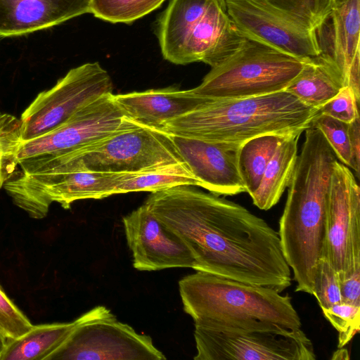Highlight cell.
I'll use <instances>...</instances> for the list:
<instances>
[{"instance_id": "cell-1", "label": "cell", "mask_w": 360, "mask_h": 360, "mask_svg": "<svg viewBox=\"0 0 360 360\" xmlns=\"http://www.w3.org/2000/svg\"><path fill=\"white\" fill-rule=\"evenodd\" d=\"M145 204L186 244L194 270L279 292L291 285L278 232L245 207L186 185L153 192Z\"/></svg>"}, {"instance_id": "cell-2", "label": "cell", "mask_w": 360, "mask_h": 360, "mask_svg": "<svg viewBox=\"0 0 360 360\" xmlns=\"http://www.w3.org/2000/svg\"><path fill=\"white\" fill-rule=\"evenodd\" d=\"M304 131L278 231L283 257L299 278L313 276L322 257L332 173L338 160L320 130L311 125Z\"/></svg>"}, {"instance_id": "cell-3", "label": "cell", "mask_w": 360, "mask_h": 360, "mask_svg": "<svg viewBox=\"0 0 360 360\" xmlns=\"http://www.w3.org/2000/svg\"><path fill=\"white\" fill-rule=\"evenodd\" d=\"M318 113V109L285 91L242 98H205L191 112L165 122L160 130L240 146L263 134H302Z\"/></svg>"}, {"instance_id": "cell-4", "label": "cell", "mask_w": 360, "mask_h": 360, "mask_svg": "<svg viewBox=\"0 0 360 360\" xmlns=\"http://www.w3.org/2000/svg\"><path fill=\"white\" fill-rule=\"evenodd\" d=\"M179 290L195 325L250 327L272 322L301 328L291 297L271 288L196 271L179 281Z\"/></svg>"}, {"instance_id": "cell-5", "label": "cell", "mask_w": 360, "mask_h": 360, "mask_svg": "<svg viewBox=\"0 0 360 360\" xmlns=\"http://www.w3.org/2000/svg\"><path fill=\"white\" fill-rule=\"evenodd\" d=\"M227 13L247 39L299 58L319 56L316 31L333 0H225Z\"/></svg>"}, {"instance_id": "cell-6", "label": "cell", "mask_w": 360, "mask_h": 360, "mask_svg": "<svg viewBox=\"0 0 360 360\" xmlns=\"http://www.w3.org/2000/svg\"><path fill=\"white\" fill-rule=\"evenodd\" d=\"M308 60L247 39L234 53L212 67L201 84L192 89L196 95L210 99L280 92L296 78Z\"/></svg>"}, {"instance_id": "cell-7", "label": "cell", "mask_w": 360, "mask_h": 360, "mask_svg": "<svg viewBox=\"0 0 360 360\" xmlns=\"http://www.w3.org/2000/svg\"><path fill=\"white\" fill-rule=\"evenodd\" d=\"M195 360H314L301 329L264 322L250 327L195 325Z\"/></svg>"}, {"instance_id": "cell-8", "label": "cell", "mask_w": 360, "mask_h": 360, "mask_svg": "<svg viewBox=\"0 0 360 360\" xmlns=\"http://www.w3.org/2000/svg\"><path fill=\"white\" fill-rule=\"evenodd\" d=\"M56 155L104 172H132L184 162L171 135L124 117L113 133L78 149Z\"/></svg>"}, {"instance_id": "cell-9", "label": "cell", "mask_w": 360, "mask_h": 360, "mask_svg": "<svg viewBox=\"0 0 360 360\" xmlns=\"http://www.w3.org/2000/svg\"><path fill=\"white\" fill-rule=\"evenodd\" d=\"M112 89L110 75L97 62L70 70L53 87L40 92L22 113L20 141L47 134Z\"/></svg>"}, {"instance_id": "cell-10", "label": "cell", "mask_w": 360, "mask_h": 360, "mask_svg": "<svg viewBox=\"0 0 360 360\" xmlns=\"http://www.w3.org/2000/svg\"><path fill=\"white\" fill-rule=\"evenodd\" d=\"M338 274L360 266V188L349 167L336 160L329 192L322 257Z\"/></svg>"}, {"instance_id": "cell-11", "label": "cell", "mask_w": 360, "mask_h": 360, "mask_svg": "<svg viewBox=\"0 0 360 360\" xmlns=\"http://www.w3.org/2000/svg\"><path fill=\"white\" fill-rule=\"evenodd\" d=\"M150 336L138 333L115 315L77 326L46 360H164Z\"/></svg>"}, {"instance_id": "cell-12", "label": "cell", "mask_w": 360, "mask_h": 360, "mask_svg": "<svg viewBox=\"0 0 360 360\" xmlns=\"http://www.w3.org/2000/svg\"><path fill=\"white\" fill-rule=\"evenodd\" d=\"M124 117L114 94L103 95L47 134L28 141L20 140L15 151L16 163L37 155L65 153L94 143L115 131Z\"/></svg>"}, {"instance_id": "cell-13", "label": "cell", "mask_w": 360, "mask_h": 360, "mask_svg": "<svg viewBox=\"0 0 360 360\" xmlns=\"http://www.w3.org/2000/svg\"><path fill=\"white\" fill-rule=\"evenodd\" d=\"M122 223L136 269H193L194 259L186 244L146 204L124 216Z\"/></svg>"}, {"instance_id": "cell-14", "label": "cell", "mask_w": 360, "mask_h": 360, "mask_svg": "<svg viewBox=\"0 0 360 360\" xmlns=\"http://www.w3.org/2000/svg\"><path fill=\"white\" fill-rule=\"evenodd\" d=\"M319 57L342 74L345 86L359 101L360 0H333L316 31Z\"/></svg>"}, {"instance_id": "cell-15", "label": "cell", "mask_w": 360, "mask_h": 360, "mask_svg": "<svg viewBox=\"0 0 360 360\" xmlns=\"http://www.w3.org/2000/svg\"><path fill=\"white\" fill-rule=\"evenodd\" d=\"M200 186L217 195L245 192L237 165L240 146L170 134Z\"/></svg>"}, {"instance_id": "cell-16", "label": "cell", "mask_w": 360, "mask_h": 360, "mask_svg": "<svg viewBox=\"0 0 360 360\" xmlns=\"http://www.w3.org/2000/svg\"><path fill=\"white\" fill-rule=\"evenodd\" d=\"M246 40L229 17L225 0H208L205 12L186 41L180 65L200 61L214 67L238 50Z\"/></svg>"}, {"instance_id": "cell-17", "label": "cell", "mask_w": 360, "mask_h": 360, "mask_svg": "<svg viewBox=\"0 0 360 360\" xmlns=\"http://www.w3.org/2000/svg\"><path fill=\"white\" fill-rule=\"evenodd\" d=\"M90 13V0H0V37L46 29Z\"/></svg>"}, {"instance_id": "cell-18", "label": "cell", "mask_w": 360, "mask_h": 360, "mask_svg": "<svg viewBox=\"0 0 360 360\" xmlns=\"http://www.w3.org/2000/svg\"><path fill=\"white\" fill-rule=\"evenodd\" d=\"M206 98L193 89L168 87L114 94V99L124 116L142 125L160 129L167 121L185 115Z\"/></svg>"}, {"instance_id": "cell-19", "label": "cell", "mask_w": 360, "mask_h": 360, "mask_svg": "<svg viewBox=\"0 0 360 360\" xmlns=\"http://www.w3.org/2000/svg\"><path fill=\"white\" fill-rule=\"evenodd\" d=\"M114 315L104 306H97L68 323L34 326L22 335L8 340L0 360H46L79 325Z\"/></svg>"}, {"instance_id": "cell-20", "label": "cell", "mask_w": 360, "mask_h": 360, "mask_svg": "<svg viewBox=\"0 0 360 360\" xmlns=\"http://www.w3.org/2000/svg\"><path fill=\"white\" fill-rule=\"evenodd\" d=\"M208 0H170L161 15L157 35L164 58L180 65L186 41L202 15Z\"/></svg>"}, {"instance_id": "cell-21", "label": "cell", "mask_w": 360, "mask_h": 360, "mask_svg": "<svg viewBox=\"0 0 360 360\" xmlns=\"http://www.w3.org/2000/svg\"><path fill=\"white\" fill-rule=\"evenodd\" d=\"M345 86L340 71L317 56L309 60L300 73L284 90L304 105L319 109Z\"/></svg>"}, {"instance_id": "cell-22", "label": "cell", "mask_w": 360, "mask_h": 360, "mask_svg": "<svg viewBox=\"0 0 360 360\" xmlns=\"http://www.w3.org/2000/svg\"><path fill=\"white\" fill-rule=\"evenodd\" d=\"M300 135L295 134L285 139L269 162L258 188L250 196L259 209L268 210L276 205L288 186L297 162Z\"/></svg>"}, {"instance_id": "cell-23", "label": "cell", "mask_w": 360, "mask_h": 360, "mask_svg": "<svg viewBox=\"0 0 360 360\" xmlns=\"http://www.w3.org/2000/svg\"><path fill=\"white\" fill-rule=\"evenodd\" d=\"M184 185L200 186V181L185 162L122 172L115 195L139 191L153 193Z\"/></svg>"}, {"instance_id": "cell-24", "label": "cell", "mask_w": 360, "mask_h": 360, "mask_svg": "<svg viewBox=\"0 0 360 360\" xmlns=\"http://www.w3.org/2000/svg\"><path fill=\"white\" fill-rule=\"evenodd\" d=\"M289 136L291 135L263 134L248 139L239 146L238 169L245 192L250 196L258 188L266 166L278 146Z\"/></svg>"}, {"instance_id": "cell-25", "label": "cell", "mask_w": 360, "mask_h": 360, "mask_svg": "<svg viewBox=\"0 0 360 360\" xmlns=\"http://www.w3.org/2000/svg\"><path fill=\"white\" fill-rule=\"evenodd\" d=\"M165 0H90V13L112 23H130L159 8Z\"/></svg>"}, {"instance_id": "cell-26", "label": "cell", "mask_w": 360, "mask_h": 360, "mask_svg": "<svg viewBox=\"0 0 360 360\" xmlns=\"http://www.w3.org/2000/svg\"><path fill=\"white\" fill-rule=\"evenodd\" d=\"M20 121L0 112V188L17 169L15 151L20 136Z\"/></svg>"}, {"instance_id": "cell-27", "label": "cell", "mask_w": 360, "mask_h": 360, "mask_svg": "<svg viewBox=\"0 0 360 360\" xmlns=\"http://www.w3.org/2000/svg\"><path fill=\"white\" fill-rule=\"evenodd\" d=\"M321 131L335 156L342 164L350 167L351 151L349 124L318 113L312 124Z\"/></svg>"}, {"instance_id": "cell-28", "label": "cell", "mask_w": 360, "mask_h": 360, "mask_svg": "<svg viewBox=\"0 0 360 360\" xmlns=\"http://www.w3.org/2000/svg\"><path fill=\"white\" fill-rule=\"evenodd\" d=\"M324 317L338 333V348L347 345L359 332L360 306L341 302L321 308Z\"/></svg>"}, {"instance_id": "cell-29", "label": "cell", "mask_w": 360, "mask_h": 360, "mask_svg": "<svg viewBox=\"0 0 360 360\" xmlns=\"http://www.w3.org/2000/svg\"><path fill=\"white\" fill-rule=\"evenodd\" d=\"M312 295L321 308L342 302L338 274L329 262L321 257L316 266Z\"/></svg>"}, {"instance_id": "cell-30", "label": "cell", "mask_w": 360, "mask_h": 360, "mask_svg": "<svg viewBox=\"0 0 360 360\" xmlns=\"http://www.w3.org/2000/svg\"><path fill=\"white\" fill-rule=\"evenodd\" d=\"M32 323L0 285V333L8 340L27 333Z\"/></svg>"}, {"instance_id": "cell-31", "label": "cell", "mask_w": 360, "mask_h": 360, "mask_svg": "<svg viewBox=\"0 0 360 360\" xmlns=\"http://www.w3.org/2000/svg\"><path fill=\"white\" fill-rule=\"evenodd\" d=\"M359 103L353 91L345 86L319 109V113L349 124L359 117Z\"/></svg>"}, {"instance_id": "cell-32", "label": "cell", "mask_w": 360, "mask_h": 360, "mask_svg": "<svg viewBox=\"0 0 360 360\" xmlns=\"http://www.w3.org/2000/svg\"><path fill=\"white\" fill-rule=\"evenodd\" d=\"M342 302L360 306V266L347 278L340 280Z\"/></svg>"}, {"instance_id": "cell-33", "label": "cell", "mask_w": 360, "mask_h": 360, "mask_svg": "<svg viewBox=\"0 0 360 360\" xmlns=\"http://www.w3.org/2000/svg\"><path fill=\"white\" fill-rule=\"evenodd\" d=\"M349 137L351 151V166L359 177L360 172V119L356 118L349 124Z\"/></svg>"}, {"instance_id": "cell-34", "label": "cell", "mask_w": 360, "mask_h": 360, "mask_svg": "<svg viewBox=\"0 0 360 360\" xmlns=\"http://www.w3.org/2000/svg\"><path fill=\"white\" fill-rule=\"evenodd\" d=\"M7 340L2 335V334L0 333V355L1 354L6 345Z\"/></svg>"}]
</instances>
